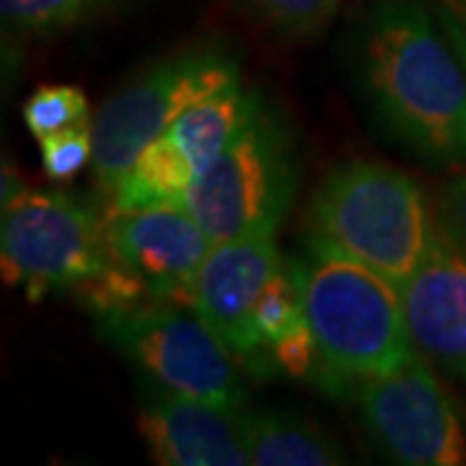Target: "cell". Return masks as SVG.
<instances>
[{
    "label": "cell",
    "instance_id": "obj_12",
    "mask_svg": "<svg viewBox=\"0 0 466 466\" xmlns=\"http://www.w3.org/2000/svg\"><path fill=\"white\" fill-rule=\"evenodd\" d=\"M415 350L451 379L466 383V254L441 236L400 290Z\"/></svg>",
    "mask_w": 466,
    "mask_h": 466
},
{
    "label": "cell",
    "instance_id": "obj_8",
    "mask_svg": "<svg viewBox=\"0 0 466 466\" xmlns=\"http://www.w3.org/2000/svg\"><path fill=\"white\" fill-rule=\"evenodd\" d=\"M360 412L368 433L407 466L466 464V438L446 389L422 355L386 373L360 379Z\"/></svg>",
    "mask_w": 466,
    "mask_h": 466
},
{
    "label": "cell",
    "instance_id": "obj_19",
    "mask_svg": "<svg viewBox=\"0 0 466 466\" xmlns=\"http://www.w3.org/2000/svg\"><path fill=\"white\" fill-rule=\"evenodd\" d=\"M251 8L285 34H311L337 11L339 0H247Z\"/></svg>",
    "mask_w": 466,
    "mask_h": 466
},
{
    "label": "cell",
    "instance_id": "obj_6",
    "mask_svg": "<svg viewBox=\"0 0 466 466\" xmlns=\"http://www.w3.org/2000/svg\"><path fill=\"white\" fill-rule=\"evenodd\" d=\"M101 334L158 386L218 407L244 410L236 355L198 309L143 303L99 317Z\"/></svg>",
    "mask_w": 466,
    "mask_h": 466
},
{
    "label": "cell",
    "instance_id": "obj_9",
    "mask_svg": "<svg viewBox=\"0 0 466 466\" xmlns=\"http://www.w3.org/2000/svg\"><path fill=\"white\" fill-rule=\"evenodd\" d=\"M278 272L275 233H259L213 244L192 285V309L210 321L238 363L259 373L275 360L254 329V311Z\"/></svg>",
    "mask_w": 466,
    "mask_h": 466
},
{
    "label": "cell",
    "instance_id": "obj_3",
    "mask_svg": "<svg viewBox=\"0 0 466 466\" xmlns=\"http://www.w3.org/2000/svg\"><path fill=\"white\" fill-rule=\"evenodd\" d=\"M290 269L319 345L324 386L386 373L415 355L400 288L379 272L314 249Z\"/></svg>",
    "mask_w": 466,
    "mask_h": 466
},
{
    "label": "cell",
    "instance_id": "obj_18",
    "mask_svg": "<svg viewBox=\"0 0 466 466\" xmlns=\"http://www.w3.org/2000/svg\"><path fill=\"white\" fill-rule=\"evenodd\" d=\"M42 146V167L52 182H66L76 177L94 158V130L91 122H81L60 133L39 140Z\"/></svg>",
    "mask_w": 466,
    "mask_h": 466
},
{
    "label": "cell",
    "instance_id": "obj_21",
    "mask_svg": "<svg viewBox=\"0 0 466 466\" xmlns=\"http://www.w3.org/2000/svg\"><path fill=\"white\" fill-rule=\"evenodd\" d=\"M272 360L293 379H309L314 376V370L321 373V355H319V345L309 321H303L293 332L285 334L272 348Z\"/></svg>",
    "mask_w": 466,
    "mask_h": 466
},
{
    "label": "cell",
    "instance_id": "obj_22",
    "mask_svg": "<svg viewBox=\"0 0 466 466\" xmlns=\"http://www.w3.org/2000/svg\"><path fill=\"white\" fill-rule=\"evenodd\" d=\"M435 226L451 247L466 254V171L443 187L435 210Z\"/></svg>",
    "mask_w": 466,
    "mask_h": 466
},
{
    "label": "cell",
    "instance_id": "obj_11",
    "mask_svg": "<svg viewBox=\"0 0 466 466\" xmlns=\"http://www.w3.org/2000/svg\"><path fill=\"white\" fill-rule=\"evenodd\" d=\"M137 428L156 464H251L244 410L192 400L156 383L143 397Z\"/></svg>",
    "mask_w": 466,
    "mask_h": 466
},
{
    "label": "cell",
    "instance_id": "obj_1",
    "mask_svg": "<svg viewBox=\"0 0 466 466\" xmlns=\"http://www.w3.org/2000/svg\"><path fill=\"white\" fill-rule=\"evenodd\" d=\"M368 104L431 164H466V73L456 50L412 0H379L358 39Z\"/></svg>",
    "mask_w": 466,
    "mask_h": 466
},
{
    "label": "cell",
    "instance_id": "obj_7",
    "mask_svg": "<svg viewBox=\"0 0 466 466\" xmlns=\"http://www.w3.org/2000/svg\"><path fill=\"white\" fill-rule=\"evenodd\" d=\"M3 280L24 285L29 299L78 288L112 265L104 220L63 192H26L3 210Z\"/></svg>",
    "mask_w": 466,
    "mask_h": 466
},
{
    "label": "cell",
    "instance_id": "obj_14",
    "mask_svg": "<svg viewBox=\"0 0 466 466\" xmlns=\"http://www.w3.org/2000/svg\"><path fill=\"white\" fill-rule=\"evenodd\" d=\"M247 446L254 466H337L345 453L306 417L288 412L247 415Z\"/></svg>",
    "mask_w": 466,
    "mask_h": 466
},
{
    "label": "cell",
    "instance_id": "obj_24",
    "mask_svg": "<svg viewBox=\"0 0 466 466\" xmlns=\"http://www.w3.org/2000/svg\"><path fill=\"white\" fill-rule=\"evenodd\" d=\"M29 189H26V184L21 182V177H18V171L11 164H5L3 167V189H0V208L3 210H8L14 202H18L24 195H26Z\"/></svg>",
    "mask_w": 466,
    "mask_h": 466
},
{
    "label": "cell",
    "instance_id": "obj_16",
    "mask_svg": "<svg viewBox=\"0 0 466 466\" xmlns=\"http://www.w3.org/2000/svg\"><path fill=\"white\" fill-rule=\"evenodd\" d=\"M303 321H306V314H303L299 280L293 269L288 267V269H280L265 288L254 311V329L259 334L262 345L272 352V348L285 334L293 332Z\"/></svg>",
    "mask_w": 466,
    "mask_h": 466
},
{
    "label": "cell",
    "instance_id": "obj_2",
    "mask_svg": "<svg viewBox=\"0 0 466 466\" xmlns=\"http://www.w3.org/2000/svg\"><path fill=\"white\" fill-rule=\"evenodd\" d=\"M438 238L425 198L400 168L350 161L324 177L309 208V244L404 288Z\"/></svg>",
    "mask_w": 466,
    "mask_h": 466
},
{
    "label": "cell",
    "instance_id": "obj_10",
    "mask_svg": "<svg viewBox=\"0 0 466 466\" xmlns=\"http://www.w3.org/2000/svg\"><path fill=\"white\" fill-rule=\"evenodd\" d=\"M112 262L130 269L158 303L192 306V285L213 247L182 205H153L104 220Z\"/></svg>",
    "mask_w": 466,
    "mask_h": 466
},
{
    "label": "cell",
    "instance_id": "obj_13",
    "mask_svg": "<svg viewBox=\"0 0 466 466\" xmlns=\"http://www.w3.org/2000/svg\"><path fill=\"white\" fill-rule=\"evenodd\" d=\"M259 109V99L254 94H244L241 84L228 86L189 106L164 137L182 153L198 177Z\"/></svg>",
    "mask_w": 466,
    "mask_h": 466
},
{
    "label": "cell",
    "instance_id": "obj_20",
    "mask_svg": "<svg viewBox=\"0 0 466 466\" xmlns=\"http://www.w3.org/2000/svg\"><path fill=\"white\" fill-rule=\"evenodd\" d=\"M86 0H0L3 21L8 26L42 32L78 16Z\"/></svg>",
    "mask_w": 466,
    "mask_h": 466
},
{
    "label": "cell",
    "instance_id": "obj_5",
    "mask_svg": "<svg viewBox=\"0 0 466 466\" xmlns=\"http://www.w3.org/2000/svg\"><path fill=\"white\" fill-rule=\"evenodd\" d=\"M296 171L283 135L262 109L202 168L182 208L213 244L275 233L290 208Z\"/></svg>",
    "mask_w": 466,
    "mask_h": 466
},
{
    "label": "cell",
    "instance_id": "obj_23",
    "mask_svg": "<svg viewBox=\"0 0 466 466\" xmlns=\"http://www.w3.org/2000/svg\"><path fill=\"white\" fill-rule=\"evenodd\" d=\"M441 29L451 39L466 73V0H446L441 8Z\"/></svg>",
    "mask_w": 466,
    "mask_h": 466
},
{
    "label": "cell",
    "instance_id": "obj_15",
    "mask_svg": "<svg viewBox=\"0 0 466 466\" xmlns=\"http://www.w3.org/2000/svg\"><path fill=\"white\" fill-rule=\"evenodd\" d=\"M192 179H195L192 167L161 135L137 156L130 171L116 182L112 192V208L119 213H127L153 205H182L184 192L189 189Z\"/></svg>",
    "mask_w": 466,
    "mask_h": 466
},
{
    "label": "cell",
    "instance_id": "obj_4",
    "mask_svg": "<svg viewBox=\"0 0 466 466\" xmlns=\"http://www.w3.org/2000/svg\"><path fill=\"white\" fill-rule=\"evenodd\" d=\"M236 84L238 66L226 52L220 47H195L156 63L133 84L122 86L91 122V167L101 189L112 195L137 156L189 106Z\"/></svg>",
    "mask_w": 466,
    "mask_h": 466
},
{
    "label": "cell",
    "instance_id": "obj_17",
    "mask_svg": "<svg viewBox=\"0 0 466 466\" xmlns=\"http://www.w3.org/2000/svg\"><path fill=\"white\" fill-rule=\"evenodd\" d=\"M24 122L36 140L88 122L86 94L76 86H42L24 104Z\"/></svg>",
    "mask_w": 466,
    "mask_h": 466
}]
</instances>
